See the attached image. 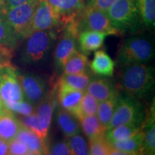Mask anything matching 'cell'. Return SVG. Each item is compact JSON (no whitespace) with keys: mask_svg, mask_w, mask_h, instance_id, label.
Returning a JSON list of instances; mask_svg holds the SVG:
<instances>
[{"mask_svg":"<svg viewBox=\"0 0 155 155\" xmlns=\"http://www.w3.org/2000/svg\"><path fill=\"white\" fill-rule=\"evenodd\" d=\"M120 73L119 86L127 96L144 98L154 86V69L147 63L124 65Z\"/></svg>","mask_w":155,"mask_h":155,"instance_id":"6da1fadb","label":"cell"},{"mask_svg":"<svg viewBox=\"0 0 155 155\" xmlns=\"http://www.w3.org/2000/svg\"><path fill=\"white\" fill-rule=\"evenodd\" d=\"M106 15L119 34H139L144 28L139 17L136 0H116Z\"/></svg>","mask_w":155,"mask_h":155,"instance_id":"7a4b0ae2","label":"cell"},{"mask_svg":"<svg viewBox=\"0 0 155 155\" xmlns=\"http://www.w3.org/2000/svg\"><path fill=\"white\" fill-rule=\"evenodd\" d=\"M154 45L150 37L134 35L120 45L116 61L121 66L138 63H148L154 58Z\"/></svg>","mask_w":155,"mask_h":155,"instance_id":"3957f363","label":"cell"},{"mask_svg":"<svg viewBox=\"0 0 155 155\" xmlns=\"http://www.w3.org/2000/svg\"><path fill=\"white\" fill-rule=\"evenodd\" d=\"M58 31L38 30L25 38L22 51V61L25 63H35L42 61L47 55L57 37Z\"/></svg>","mask_w":155,"mask_h":155,"instance_id":"277c9868","label":"cell"},{"mask_svg":"<svg viewBox=\"0 0 155 155\" xmlns=\"http://www.w3.org/2000/svg\"><path fill=\"white\" fill-rule=\"evenodd\" d=\"M40 0H29L22 5L2 12L19 40L30 35V28L35 12Z\"/></svg>","mask_w":155,"mask_h":155,"instance_id":"5b68a950","label":"cell"},{"mask_svg":"<svg viewBox=\"0 0 155 155\" xmlns=\"http://www.w3.org/2000/svg\"><path fill=\"white\" fill-rule=\"evenodd\" d=\"M144 114L140 102L137 98L126 96L119 97L111 121L106 130L122 124H137L141 125Z\"/></svg>","mask_w":155,"mask_h":155,"instance_id":"8992f818","label":"cell"},{"mask_svg":"<svg viewBox=\"0 0 155 155\" xmlns=\"http://www.w3.org/2000/svg\"><path fill=\"white\" fill-rule=\"evenodd\" d=\"M19 73L10 61L0 63V98L5 102L24 101Z\"/></svg>","mask_w":155,"mask_h":155,"instance_id":"52a82bcc","label":"cell"},{"mask_svg":"<svg viewBox=\"0 0 155 155\" xmlns=\"http://www.w3.org/2000/svg\"><path fill=\"white\" fill-rule=\"evenodd\" d=\"M78 33L83 31H96L106 32L109 35H119L110 22L106 12L98 9L87 8L74 19Z\"/></svg>","mask_w":155,"mask_h":155,"instance_id":"ba28073f","label":"cell"},{"mask_svg":"<svg viewBox=\"0 0 155 155\" xmlns=\"http://www.w3.org/2000/svg\"><path fill=\"white\" fill-rule=\"evenodd\" d=\"M63 34L58 42L54 53L55 66L63 69L70 56L76 51L78 48V32L74 19L64 27Z\"/></svg>","mask_w":155,"mask_h":155,"instance_id":"9c48e42d","label":"cell"},{"mask_svg":"<svg viewBox=\"0 0 155 155\" xmlns=\"http://www.w3.org/2000/svg\"><path fill=\"white\" fill-rule=\"evenodd\" d=\"M61 31V26L53 7L46 0H40L35 12L30 28V34L35 31Z\"/></svg>","mask_w":155,"mask_h":155,"instance_id":"30bf717a","label":"cell"},{"mask_svg":"<svg viewBox=\"0 0 155 155\" xmlns=\"http://www.w3.org/2000/svg\"><path fill=\"white\" fill-rule=\"evenodd\" d=\"M19 79L24 98L30 104H38L47 94V85L41 77L25 74L19 75Z\"/></svg>","mask_w":155,"mask_h":155,"instance_id":"8fae6325","label":"cell"},{"mask_svg":"<svg viewBox=\"0 0 155 155\" xmlns=\"http://www.w3.org/2000/svg\"><path fill=\"white\" fill-rule=\"evenodd\" d=\"M53 7L61 26V31L68 23L76 18L83 11V0H46Z\"/></svg>","mask_w":155,"mask_h":155,"instance_id":"7c38bea8","label":"cell"},{"mask_svg":"<svg viewBox=\"0 0 155 155\" xmlns=\"http://www.w3.org/2000/svg\"><path fill=\"white\" fill-rule=\"evenodd\" d=\"M56 91L57 101L61 107L78 119L80 111L81 101L84 92L69 86L61 80L58 81Z\"/></svg>","mask_w":155,"mask_h":155,"instance_id":"4fadbf2b","label":"cell"},{"mask_svg":"<svg viewBox=\"0 0 155 155\" xmlns=\"http://www.w3.org/2000/svg\"><path fill=\"white\" fill-rule=\"evenodd\" d=\"M57 101V96L55 90V92L54 91H52L50 94L47 93L43 99L38 104L36 114L41 129L42 138L44 139L48 135V129L51 124L53 111Z\"/></svg>","mask_w":155,"mask_h":155,"instance_id":"5bb4252c","label":"cell"},{"mask_svg":"<svg viewBox=\"0 0 155 155\" xmlns=\"http://www.w3.org/2000/svg\"><path fill=\"white\" fill-rule=\"evenodd\" d=\"M86 92L98 102L119 96L117 91L110 80L106 78H95L91 80Z\"/></svg>","mask_w":155,"mask_h":155,"instance_id":"9a60e30c","label":"cell"},{"mask_svg":"<svg viewBox=\"0 0 155 155\" xmlns=\"http://www.w3.org/2000/svg\"><path fill=\"white\" fill-rule=\"evenodd\" d=\"M106 32L96 31H83L78 36V45L81 53L87 55L91 52L96 51L102 47L106 37Z\"/></svg>","mask_w":155,"mask_h":155,"instance_id":"2e32d148","label":"cell"},{"mask_svg":"<svg viewBox=\"0 0 155 155\" xmlns=\"http://www.w3.org/2000/svg\"><path fill=\"white\" fill-rule=\"evenodd\" d=\"M22 124L9 110L0 116V139L9 143L17 138Z\"/></svg>","mask_w":155,"mask_h":155,"instance_id":"e0dca14e","label":"cell"},{"mask_svg":"<svg viewBox=\"0 0 155 155\" xmlns=\"http://www.w3.org/2000/svg\"><path fill=\"white\" fill-rule=\"evenodd\" d=\"M91 71L95 75L103 77H111L114 74L115 63L105 50L95 52L94 58L89 64Z\"/></svg>","mask_w":155,"mask_h":155,"instance_id":"ac0fdd59","label":"cell"},{"mask_svg":"<svg viewBox=\"0 0 155 155\" xmlns=\"http://www.w3.org/2000/svg\"><path fill=\"white\" fill-rule=\"evenodd\" d=\"M16 139L26 145L28 152L46 154L48 147L45 143V139L24 126L17 134Z\"/></svg>","mask_w":155,"mask_h":155,"instance_id":"d6986e66","label":"cell"},{"mask_svg":"<svg viewBox=\"0 0 155 155\" xmlns=\"http://www.w3.org/2000/svg\"><path fill=\"white\" fill-rule=\"evenodd\" d=\"M56 119L60 129L68 138L81 133V125L78 119L66 110H59Z\"/></svg>","mask_w":155,"mask_h":155,"instance_id":"ffe728a7","label":"cell"},{"mask_svg":"<svg viewBox=\"0 0 155 155\" xmlns=\"http://www.w3.org/2000/svg\"><path fill=\"white\" fill-rule=\"evenodd\" d=\"M141 129V125L137 124L119 125L106 130L105 139L108 143L126 140L138 133Z\"/></svg>","mask_w":155,"mask_h":155,"instance_id":"44dd1931","label":"cell"},{"mask_svg":"<svg viewBox=\"0 0 155 155\" xmlns=\"http://www.w3.org/2000/svg\"><path fill=\"white\" fill-rule=\"evenodd\" d=\"M143 140H144V134L141 129L138 133L130 138L126 140L114 141V142L108 143V144L110 147L115 150L145 155L144 148H143Z\"/></svg>","mask_w":155,"mask_h":155,"instance_id":"7402d4cb","label":"cell"},{"mask_svg":"<svg viewBox=\"0 0 155 155\" xmlns=\"http://www.w3.org/2000/svg\"><path fill=\"white\" fill-rule=\"evenodd\" d=\"M78 120L81 127L89 140L105 137L106 128L103 127L96 115L83 116Z\"/></svg>","mask_w":155,"mask_h":155,"instance_id":"603a6c76","label":"cell"},{"mask_svg":"<svg viewBox=\"0 0 155 155\" xmlns=\"http://www.w3.org/2000/svg\"><path fill=\"white\" fill-rule=\"evenodd\" d=\"M139 15L142 24L148 30L155 27V0H136Z\"/></svg>","mask_w":155,"mask_h":155,"instance_id":"cb8c5ba5","label":"cell"},{"mask_svg":"<svg viewBox=\"0 0 155 155\" xmlns=\"http://www.w3.org/2000/svg\"><path fill=\"white\" fill-rule=\"evenodd\" d=\"M89 62L87 55L76 50L67 60L63 66V74H77L87 71Z\"/></svg>","mask_w":155,"mask_h":155,"instance_id":"d4e9b609","label":"cell"},{"mask_svg":"<svg viewBox=\"0 0 155 155\" xmlns=\"http://www.w3.org/2000/svg\"><path fill=\"white\" fill-rule=\"evenodd\" d=\"M19 39L2 13H0V44L12 51L16 49Z\"/></svg>","mask_w":155,"mask_h":155,"instance_id":"484cf974","label":"cell"},{"mask_svg":"<svg viewBox=\"0 0 155 155\" xmlns=\"http://www.w3.org/2000/svg\"><path fill=\"white\" fill-rule=\"evenodd\" d=\"M144 134L143 148L145 155L155 154V123L154 111H151L147 123L141 128Z\"/></svg>","mask_w":155,"mask_h":155,"instance_id":"4316f807","label":"cell"},{"mask_svg":"<svg viewBox=\"0 0 155 155\" xmlns=\"http://www.w3.org/2000/svg\"><path fill=\"white\" fill-rule=\"evenodd\" d=\"M119 98V96H117L115 98L98 102L96 116L98 117L103 127L106 128V129L111 121L114 111H115Z\"/></svg>","mask_w":155,"mask_h":155,"instance_id":"83f0119b","label":"cell"},{"mask_svg":"<svg viewBox=\"0 0 155 155\" xmlns=\"http://www.w3.org/2000/svg\"><path fill=\"white\" fill-rule=\"evenodd\" d=\"M60 80L73 88L86 92L91 78L90 74L86 71L77 74H63Z\"/></svg>","mask_w":155,"mask_h":155,"instance_id":"f1b7e54d","label":"cell"},{"mask_svg":"<svg viewBox=\"0 0 155 155\" xmlns=\"http://www.w3.org/2000/svg\"><path fill=\"white\" fill-rule=\"evenodd\" d=\"M67 144L71 155H90L88 143L80 134L69 137Z\"/></svg>","mask_w":155,"mask_h":155,"instance_id":"f546056e","label":"cell"},{"mask_svg":"<svg viewBox=\"0 0 155 155\" xmlns=\"http://www.w3.org/2000/svg\"><path fill=\"white\" fill-rule=\"evenodd\" d=\"M98 101L91 95L84 92L80 104V111L78 119L83 116L96 115Z\"/></svg>","mask_w":155,"mask_h":155,"instance_id":"4dcf8cb0","label":"cell"},{"mask_svg":"<svg viewBox=\"0 0 155 155\" xmlns=\"http://www.w3.org/2000/svg\"><path fill=\"white\" fill-rule=\"evenodd\" d=\"M89 154L90 155H108L109 144L106 140L105 137L89 140Z\"/></svg>","mask_w":155,"mask_h":155,"instance_id":"1f68e13d","label":"cell"},{"mask_svg":"<svg viewBox=\"0 0 155 155\" xmlns=\"http://www.w3.org/2000/svg\"><path fill=\"white\" fill-rule=\"evenodd\" d=\"M6 108L12 112H16L22 116H28L34 112L32 104L28 101H21L17 102H5Z\"/></svg>","mask_w":155,"mask_h":155,"instance_id":"d6a6232c","label":"cell"},{"mask_svg":"<svg viewBox=\"0 0 155 155\" xmlns=\"http://www.w3.org/2000/svg\"><path fill=\"white\" fill-rule=\"evenodd\" d=\"M20 121L24 127H27L30 130L32 131L33 132L37 134L42 138L41 129H40L38 117L36 113L33 112V113L30 114V115L23 116Z\"/></svg>","mask_w":155,"mask_h":155,"instance_id":"836d02e7","label":"cell"},{"mask_svg":"<svg viewBox=\"0 0 155 155\" xmlns=\"http://www.w3.org/2000/svg\"><path fill=\"white\" fill-rule=\"evenodd\" d=\"M116 0H88L85 7L106 12Z\"/></svg>","mask_w":155,"mask_h":155,"instance_id":"e575fe53","label":"cell"},{"mask_svg":"<svg viewBox=\"0 0 155 155\" xmlns=\"http://www.w3.org/2000/svg\"><path fill=\"white\" fill-rule=\"evenodd\" d=\"M28 152L26 145L18 139H15L8 143L7 155H24Z\"/></svg>","mask_w":155,"mask_h":155,"instance_id":"d590c367","label":"cell"},{"mask_svg":"<svg viewBox=\"0 0 155 155\" xmlns=\"http://www.w3.org/2000/svg\"><path fill=\"white\" fill-rule=\"evenodd\" d=\"M45 155H71L68 144L65 141H58L48 147Z\"/></svg>","mask_w":155,"mask_h":155,"instance_id":"8d00e7d4","label":"cell"},{"mask_svg":"<svg viewBox=\"0 0 155 155\" xmlns=\"http://www.w3.org/2000/svg\"><path fill=\"white\" fill-rule=\"evenodd\" d=\"M12 57V51L0 44V63L9 62Z\"/></svg>","mask_w":155,"mask_h":155,"instance_id":"74e56055","label":"cell"},{"mask_svg":"<svg viewBox=\"0 0 155 155\" xmlns=\"http://www.w3.org/2000/svg\"><path fill=\"white\" fill-rule=\"evenodd\" d=\"M28 1H29V0H6L2 12L9 10V9L13 8V7H17V6L22 5V4L27 2Z\"/></svg>","mask_w":155,"mask_h":155,"instance_id":"f35d334b","label":"cell"},{"mask_svg":"<svg viewBox=\"0 0 155 155\" xmlns=\"http://www.w3.org/2000/svg\"><path fill=\"white\" fill-rule=\"evenodd\" d=\"M108 155H143V154L123 152V151L115 150V149H113L111 147V148H110V151H109V154Z\"/></svg>","mask_w":155,"mask_h":155,"instance_id":"ab89813d","label":"cell"},{"mask_svg":"<svg viewBox=\"0 0 155 155\" xmlns=\"http://www.w3.org/2000/svg\"><path fill=\"white\" fill-rule=\"evenodd\" d=\"M8 152V143L3 141L0 145V155H7Z\"/></svg>","mask_w":155,"mask_h":155,"instance_id":"60d3db41","label":"cell"},{"mask_svg":"<svg viewBox=\"0 0 155 155\" xmlns=\"http://www.w3.org/2000/svg\"><path fill=\"white\" fill-rule=\"evenodd\" d=\"M7 108H6V106L5 105V103L2 100V98H0V116L2 115V114H3L5 112H6L7 111Z\"/></svg>","mask_w":155,"mask_h":155,"instance_id":"b9f144b4","label":"cell"},{"mask_svg":"<svg viewBox=\"0 0 155 155\" xmlns=\"http://www.w3.org/2000/svg\"><path fill=\"white\" fill-rule=\"evenodd\" d=\"M6 0H0V13H2Z\"/></svg>","mask_w":155,"mask_h":155,"instance_id":"7bdbcfd3","label":"cell"},{"mask_svg":"<svg viewBox=\"0 0 155 155\" xmlns=\"http://www.w3.org/2000/svg\"><path fill=\"white\" fill-rule=\"evenodd\" d=\"M24 155H41L40 154H38V153H34V152H28L26 154H25Z\"/></svg>","mask_w":155,"mask_h":155,"instance_id":"ee69618b","label":"cell"}]
</instances>
